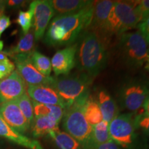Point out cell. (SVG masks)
I'll list each match as a JSON object with an SVG mask.
<instances>
[{"instance_id":"cell-1","label":"cell","mask_w":149,"mask_h":149,"mask_svg":"<svg viewBox=\"0 0 149 149\" xmlns=\"http://www.w3.org/2000/svg\"><path fill=\"white\" fill-rule=\"evenodd\" d=\"M94 3L76 13L56 16L48 25L44 42L53 47L73 44L90 26Z\"/></svg>"},{"instance_id":"cell-2","label":"cell","mask_w":149,"mask_h":149,"mask_svg":"<svg viewBox=\"0 0 149 149\" xmlns=\"http://www.w3.org/2000/svg\"><path fill=\"white\" fill-rule=\"evenodd\" d=\"M76 42V65L82 73L93 78L107 62L106 40L99 33L87 29Z\"/></svg>"},{"instance_id":"cell-3","label":"cell","mask_w":149,"mask_h":149,"mask_svg":"<svg viewBox=\"0 0 149 149\" xmlns=\"http://www.w3.org/2000/svg\"><path fill=\"white\" fill-rule=\"evenodd\" d=\"M90 95H86L64 109L63 128L81 145L82 149H92L91 137L93 126L84 114V106Z\"/></svg>"},{"instance_id":"cell-4","label":"cell","mask_w":149,"mask_h":149,"mask_svg":"<svg viewBox=\"0 0 149 149\" xmlns=\"http://www.w3.org/2000/svg\"><path fill=\"white\" fill-rule=\"evenodd\" d=\"M141 17L135 9V1H115L110 12L105 31V38L111 35L120 36L137 28Z\"/></svg>"},{"instance_id":"cell-5","label":"cell","mask_w":149,"mask_h":149,"mask_svg":"<svg viewBox=\"0 0 149 149\" xmlns=\"http://www.w3.org/2000/svg\"><path fill=\"white\" fill-rule=\"evenodd\" d=\"M93 78L84 73L53 77L50 86L55 89L66 105V109L86 95Z\"/></svg>"},{"instance_id":"cell-6","label":"cell","mask_w":149,"mask_h":149,"mask_svg":"<svg viewBox=\"0 0 149 149\" xmlns=\"http://www.w3.org/2000/svg\"><path fill=\"white\" fill-rule=\"evenodd\" d=\"M119 42L121 55L129 66L139 67L149 60V44L139 31L124 33Z\"/></svg>"},{"instance_id":"cell-7","label":"cell","mask_w":149,"mask_h":149,"mask_svg":"<svg viewBox=\"0 0 149 149\" xmlns=\"http://www.w3.org/2000/svg\"><path fill=\"white\" fill-rule=\"evenodd\" d=\"M135 117L133 114L117 115L109 123L111 139L116 144L128 148L135 141Z\"/></svg>"},{"instance_id":"cell-8","label":"cell","mask_w":149,"mask_h":149,"mask_svg":"<svg viewBox=\"0 0 149 149\" xmlns=\"http://www.w3.org/2000/svg\"><path fill=\"white\" fill-rule=\"evenodd\" d=\"M31 55L19 54L12 57L19 74L27 86H51L53 77H47L39 72L31 61Z\"/></svg>"},{"instance_id":"cell-9","label":"cell","mask_w":149,"mask_h":149,"mask_svg":"<svg viewBox=\"0 0 149 149\" xmlns=\"http://www.w3.org/2000/svg\"><path fill=\"white\" fill-rule=\"evenodd\" d=\"M149 97V88L144 84L133 82L124 86L120 93V103L124 109L135 112L144 107Z\"/></svg>"},{"instance_id":"cell-10","label":"cell","mask_w":149,"mask_h":149,"mask_svg":"<svg viewBox=\"0 0 149 149\" xmlns=\"http://www.w3.org/2000/svg\"><path fill=\"white\" fill-rule=\"evenodd\" d=\"M27 85L17 70L0 80V104L13 101L26 93Z\"/></svg>"},{"instance_id":"cell-11","label":"cell","mask_w":149,"mask_h":149,"mask_svg":"<svg viewBox=\"0 0 149 149\" xmlns=\"http://www.w3.org/2000/svg\"><path fill=\"white\" fill-rule=\"evenodd\" d=\"M0 117L10 127L22 134L31 127L15 100L0 104Z\"/></svg>"},{"instance_id":"cell-12","label":"cell","mask_w":149,"mask_h":149,"mask_svg":"<svg viewBox=\"0 0 149 149\" xmlns=\"http://www.w3.org/2000/svg\"><path fill=\"white\" fill-rule=\"evenodd\" d=\"M55 11L51 1L37 0L35 1L34 17H33V32L35 39L39 40L44 37L46 28L49 25Z\"/></svg>"},{"instance_id":"cell-13","label":"cell","mask_w":149,"mask_h":149,"mask_svg":"<svg viewBox=\"0 0 149 149\" xmlns=\"http://www.w3.org/2000/svg\"><path fill=\"white\" fill-rule=\"evenodd\" d=\"M77 44H73L57 51L51 59L52 70L56 76L67 75L76 65Z\"/></svg>"},{"instance_id":"cell-14","label":"cell","mask_w":149,"mask_h":149,"mask_svg":"<svg viewBox=\"0 0 149 149\" xmlns=\"http://www.w3.org/2000/svg\"><path fill=\"white\" fill-rule=\"evenodd\" d=\"M115 1L102 0L95 1L93 6L91 23L88 29L95 31L105 38V31L110 12Z\"/></svg>"},{"instance_id":"cell-15","label":"cell","mask_w":149,"mask_h":149,"mask_svg":"<svg viewBox=\"0 0 149 149\" xmlns=\"http://www.w3.org/2000/svg\"><path fill=\"white\" fill-rule=\"evenodd\" d=\"M26 93L32 101L42 104L57 105L66 109V105L55 89L50 86H27Z\"/></svg>"},{"instance_id":"cell-16","label":"cell","mask_w":149,"mask_h":149,"mask_svg":"<svg viewBox=\"0 0 149 149\" xmlns=\"http://www.w3.org/2000/svg\"><path fill=\"white\" fill-rule=\"evenodd\" d=\"M0 137L29 149H44L38 141L27 137L10 127L0 117Z\"/></svg>"},{"instance_id":"cell-17","label":"cell","mask_w":149,"mask_h":149,"mask_svg":"<svg viewBox=\"0 0 149 149\" xmlns=\"http://www.w3.org/2000/svg\"><path fill=\"white\" fill-rule=\"evenodd\" d=\"M55 13L57 15L73 14L93 4L94 1L87 0H53L51 1Z\"/></svg>"},{"instance_id":"cell-18","label":"cell","mask_w":149,"mask_h":149,"mask_svg":"<svg viewBox=\"0 0 149 149\" xmlns=\"http://www.w3.org/2000/svg\"><path fill=\"white\" fill-rule=\"evenodd\" d=\"M59 123L53 118L46 116H36L31 124V130L34 137L48 135L51 132L59 130Z\"/></svg>"},{"instance_id":"cell-19","label":"cell","mask_w":149,"mask_h":149,"mask_svg":"<svg viewBox=\"0 0 149 149\" xmlns=\"http://www.w3.org/2000/svg\"><path fill=\"white\" fill-rule=\"evenodd\" d=\"M98 104L101 110L103 121L110 123L118 115L116 102L105 91H100L98 95Z\"/></svg>"},{"instance_id":"cell-20","label":"cell","mask_w":149,"mask_h":149,"mask_svg":"<svg viewBox=\"0 0 149 149\" xmlns=\"http://www.w3.org/2000/svg\"><path fill=\"white\" fill-rule=\"evenodd\" d=\"M35 35L33 30H30L29 32L24 35L19 40L17 44L14 47L7 50L8 57L12 58L15 55L19 54H31L34 51Z\"/></svg>"},{"instance_id":"cell-21","label":"cell","mask_w":149,"mask_h":149,"mask_svg":"<svg viewBox=\"0 0 149 149\" xmlns=\"http://www.w3.org/2000/svg\"><path fill=\"white\" fill-rule=\"evenodd\" d=\"M33 102V109H34L35 117L46 116L53 118L59 123L63 118L64 113V108L57 105H49V104H42Z\"/></svg>"},{"instance_id":"cell-22","label":"cell","mask_w":149,"mask_h":149,"mask_svg":"<svg viewBox=\"0 0 149 149\" xmlns=\"http://www.w3.org/2000/svg\"><path fill=\"white\" fill-rule=\"evenodd\" d=\"M112 140L109 133V123L102 121L93 126L91 148L96 149L99 146Z\"/></svg>"},{"instance_id":"cell-23","label":"cell","mask_w":149,"mask_h":149,"mask_svg":"<svg viewBox=\"0 0 149 149\" xmlns=\"http://www.w3.org/2000/svg\"><path fill=\"white\" fill-rule=\"evenodd\" d=\"M59 149H82L75 139L66 132L54 130L48 134Z\"/></svg>"},{"instance_id":"cell-24","label":"cell","mask_w":149,"mask_h":149,"mask_svg":"<svg viewBox=\"0 0 149 149\" xmlns=\"http://www.w3.org/2000/svg\"><path fill=\"white\" fill-rule=\"evenodd\" d=\"M84 114L87 122L92 126L103 121L102 112L99 107L98 102L93 100L90 95L88 96L84 106Z\"/></svg>"},{"instance_id":"cell-25","label":"cell","mask_w":149,"mask_h":149,"mask_svg":"<svg viewBox=\"0 0 149 149\" xmlns=\"http://www.w3.org/2000/svg\"><path fill=\"white\" fill-rule=\"evenodd\" d=\"M31 58L37 70L44 75L49 77L52 71L51 61L50 59L36 51H34L31 53Z\"/></svg>"},{"instance_id":"cell-26","label":"cell","mask_w":149,"mask_h":149,"mask_svg":"<svg viewBox=\"0 0 149 149\" xmlns=\"http://www.w3.org/2000/svg\"><path fill=\"white\" fill-rule=\"evenodd\" d=\"M35 1H33L30 3L29 10L26 11L20 10L19 12L17 18L15 20V22L20 26L23 31L24 35L26 34L31 30V26H33V19L34 17Z\"/></svg>"},{"instance_id":"cell-27","label":"cell","mask_w":149,"mask_h":149,"mask_svg":"<svg viewBox=\"0 0 149 149\" xmlns=\"http://www.w3.org/2000/svg\"><path fill=\"white\" fill-rule=\"evenodd\" d=\"M15 102L17 104L19 109L21 110L26 119L31 126L35 118L34 109H33L32 100L28 95L27 93H24L23 95L15 100Z\"/></svg>"},{"instance_id":"cell-28","label":"cell","mask_w":149,"mask_h":149,"mask_svg":"<svg viewBox=\"0 0 149 149\" xmlns=\"http://www.w3.org/2000/svg\"><path fill=\"white\" fill-rule=\"evenodd\" d=\"M15 69L14 62L8 58L0 61V80L4 79L12 73Z\"/></svg>"},{"instance_id":"cell-29","label":"cell","mask_w":149,"mask_h":149,"mask_svg":"<svg viewBox=\"0 0 149 149\" xmlns=\"http://www.w3.org/2000/svg\"><path fill=\"white\" fill-rule=\"evenodd\" d=\"M136 128H141L149 135V117L144 113H140L135 117Z\"/></svg>"},{"instance_id":"cell-30","label":"cell","mask_w":149,"mask_h":149,"mask_svg":"<svg viewBox=\"0 0 149 149\" xmlns=\"http://www.w3.org/2000/svg\"><path fill=\"white\" fill-rule=\"evenodd\" d=\"M135 9L141 17V21L149 15V0L135 1Z\"/></svg>"},{"instance_id":"cell-31","label":"cell","mask_w":149,"mask_h":149,"mask_svg":"<svg viewBox=\"0 0 149 149\" xmlns=\"http://www.w3.org/2000/svg\"><path fill=\"white\" fill-rule=\"evenodd\" d=\"M137 28L149 44V15L145 17L138 24Z\"/></svg>"},{"instance_id":"cell-32","label":"cell","mask_w":149,"mask_h":149,"mask_svg":"<svg viewBox=\"0 0 149 149\" xmlns=\"http://www.w3.org/2000/svg\"><path fill=\"white\" fill-rule=\"evenodd\" d=\"M10 19L8 16L3 15L0 17V37L6 30L10 26Z\"/></svg>"},{"instance_id":"cell-33","label":"cell","mask_w":149,"mask_h":149,"mask_svg":"<svg viewBox=\"0 0 149 149\" xmlns=\"http://www.w3.org/2000/svg\"><path fill=\"white\" fill-rule=\"evenodd\" d=\"M26 1H22V0H8V1H6V6L10 7V8H17L19 7L24 6Z\"/></svg>"},{"instance_id":"cell-34","label":"cell","mask_w":149,"mask_h":149,"mask_svg":"<svg viewBox=\"0 0 149 149\" xmlns=\"http://www.w3.org/2000/svg\"><path fill=\"white\" fill-rule=\"evenodd\" d=\"M96 149H121L119 145L116 144L114 141L111 140L107 143H104L99 146Z\"/></svg>"},{"instance_id":"cell-35","label":"cell","mask_w":149,"mask_h":149,"mask_svg":"<svg viewBox=\"0 0 149 149\" xmlns=\"http://www.w3.org/2000/svg\"><path fill=\"white\" fill-rule=\"evenodd\" d=\"M6 8V1L0 0V17L3 15V13H4Z\"/></svg>"},{"instance_id":"cell-36","label":"cell","mask_w":149,"mask_h":149,"mask_svg":"<svg viewBox=\"0 0 149 149\" xmlns=\"http://www.w3.org/2000/svg\"><path fill=\"white\" fill-rule=\"evenodd\" d=\"M143 108H144V114L149 117V97L146 100V102H145Z\"/></svg>"},{"instance_id":"cell-37","label":"cell","mask_w":149,"mask_h":149,"mask_svg":"<svg viewBox=\"0 0 149 149\" xmlns=\"http://www.w3.org/2000/svg\"><path fill=\"white\" fill-rule=\"evenodd\" d=\"M8 57L6 51H0V61L8 59Z\"/></svg>"},{"instance_id":"cell-38","label":"cell","mask_w":149,"mask_h":149,"mask_svg":"<svg viewBox=\"0 0 149 149\" xmlns=\"http://www.w3.org/2000/svg\"><path fill=\"white\" fill-rule=\"evenodd\" d=\"M3 46V43L2 41L0 40V51H2Z\"/></svg>"},{"instance_id":"cell-39","label":"cell","mask_w":149,"mask_h":149,"mask_svg":"<svg viewBox=\"0 0 149 149\" xmlns=\"http://www.w3.org/2000/svg\"><path fill=\"white\" fill-rule=\"evenodd\" d=\"M146 69L149 71V60L147 61V63H146Z\"/></svg>"}]
</instances>
